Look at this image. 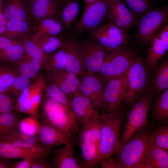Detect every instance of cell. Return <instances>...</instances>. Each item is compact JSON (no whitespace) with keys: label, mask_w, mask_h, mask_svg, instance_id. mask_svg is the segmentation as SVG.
<instances>
[{"label":"cell","mask_w":168,"mask_h":168,"mask_svg":"<svg viewBox=\"0 0 168 168\" xmlns=\"http://www.w3.org/2000/svg\"><path fill=\"white\" fill-rule=\"evenodd\" d=\"M155 123H148L113 155L117 168H141L150 146L154 142Z\"/></svg>","instance_id":"obj_1"},{"label":"cell","mask_w":168,"mask_h":168,"mask_svg":"<svg viewBox=\"0 0 168 168\" xmlns=\"http://www.w3.org/2000/svg\"><path fill=\"white\" fill-rule=\"evenodd\" d=\"M124 114V110L122 107L116 110H102L100 114L101 121L98 145L100 162L111 157L120 146V133Z\"/></svg>","instance_id":"obj_2"},{"label":"cell","mask_w":168,"mask_h":168,"mask_svg":"<svg viewBox=\"0 0 168 168\" xmlns=\"http://www.w3.org/2000/svg\"><path fill=\"white\" fill-rule=\"evenodd\" d=\"M42 121L74 138L81 123L71 108L47 96L43 105Z\"/></svg>","instance_id":"obj_3"},{"label":"cell","mask_w":168,"mask_h":168,"mask_svg":"<svg viewBox=\"0 0 168 168\" xmlns=\"http://www.w3.org/2000/svg\"><path fill=\"white\" fill-rule=\"evenodd\" d=\"M127 77V90L122 105L124 110L130 107L151 90L149 72L139 56L135 57Z\"/></svg>","instance_id":"obj_4"},{"label":"cell","mask_w":168,"mask_h":168,"mask_svg":"<svg viewBox=\"0 0 168 168\" xmlns=\"http://www.w3.org/2000/svg\"><path fill=\"white\" fill-rule=\"evenodd\" d=\"M151 90L144 96L130 107L123 119L122 132L120 139V146L126 144L135 135L149 123L148 113L154 98Z\"/></svg>","instance_id":"obj_5"},{"label":"cell","mask_w":168,"mask_h":168,"mask_svg":"<svg viewBox=\"0 0 168 168\" xmlns=\"http://www.w3.org/2000/svg\"><path fill=\"white\" fill-rule=\"evenodd\" d=\"M136 52L126 46L118 48L106 56L98 75L103 82L126 73L135 57Z\"/></svg>","instance_id":"obj_6"},{"label":"cell","mask_w":168,"mask_h":168,"mask_svg":"<svg viewBox=\"0 0 168 168\" xmlns=\"http://www.w3.org/2000/svg\"><path fill=\"white\" fill-rule=\"evenodd\" d=\"M168 19V8L166 6L153 8L143 15L136 25L137 39L144 44H149Z\"/></svg>","instance_id":"obj_7"},{"label":"cell","mask_w":168,"mask_h":168,"mask_svg":"<svg viewBox=\"0 0 168 168\" xmlns=\"http://www.w3.org/2000/svg\"><path fill=\"white\" fill-rule=\"evenodd\" d=\"M109 0H94L85 7L82 14L71 29L72 35L91 31L104 22L108 17Z\"/></svg>","instance_id":"obj_8"},{"label":"cell","mask_w":168,"mask_h":168,"mask_svg":"<svg viewBox=\"0 0 168 168\" xmlns=\"http://www.w3.org/2000/svg\"><path fill=\"white\" fill-rule=\"evenodd\" d=\"M91 36L104 47L106 54L126 46L130 39L127 31L110 21L103 22L91 31Z\"/></svg>","instance_id":"obj_9"},{"label":"cell","mask_w":168,"mask_h":168,"mask_svg":"<svg viewBox=\"0 0 168 168\" xmlns=\"http://www.w3.org/2000/svg\"><path fill=\"white\" fill-rule=\"evenodd\" d=\"M77 43L86 73L98 74L106 56V52L105 49L91 38L77 40Z\"/></svg>","instance_id":"obj_10"},{"label":"cell","mask_w":168,"mask_h":168,"mask_svg":"<svg viewBox=\"0 0 168 168\" xmlns=\"http://www.w3.org/2000/svg\"><path fill=\"white\" fill-rule=\"evenodd\" d=\"M105 83L104 89V104L101 110L109 111L121 108L127 90V73Z\"/></svg>","instance_id":"obj_11"},{"label":"cell","mask_w":168,"mask_h":168,"mask_svg":"<svg viewBox=\"0 0 168 168\" xmlns=\"http://www.w3.org/2000/svg\"><path fill=\"white\" fill-rule=\"evenodd\" d=\"M79 92L88 98L98 110L103 106L104 82L96 74L86 73L82 76Z\"/></svg>","instance_id":"obj_12"},{"label":"cell","mask_w":168,"mask_h":168,"mask_svg":"<svg viewBox=\"0 0 168 168\" xmlns=\"http://www.w3.org/2000/svg\"><path fill=\"white\" fill-rule=\"evenodd\" d=\"M108 16L110 21L126 31L136 25L138 21L124 0H109Z\"/></svg>","instance_id":"obj_13"},{"label":"cell","mask_w":168,"mask_h":168,"mask_svg":"<svg viewBox=\"0 0 168 168\" xmlns=\"http://www.w3.org/2000/svg\"><path fill=\"white\" fill-rule=\"evenodd\" d=\"M46 86L45 79L40 75L35 82L26 90L27 96L18 99V105L29 115L35 116L38 114L43 92Z\"/></svg>","instance_id":"obj_14"},{"label":"cell","mask_w":168,"mask_h":168,"mask_svg":"<svg viewBox=\"0 0 168 168\" xmlns=\"http://www.w3.org/2000/svg\"><path fill=\"white\" fill-rule=\"evenodd\" d=\"M50 150L17 147L0 142V157L7 159H25L35 162L46 158Z\"/></svg>","instance_id":"obj_15"},{"label":"cell","mask_w":168,"mask_h":168,"mask_svg":"<svg viewBox=\"0 0 168 168\" xmlns=\"http://www.w3.org/2000/svg\"><path fill=\"white\" fill-rule=\"evenodd\" d=\"M77 40L72 35L64 37L61 48L65 52L66 70L82 76L86 73L78 49Z\"/></svg>","instance_id":"obj_16"},{"label":"cell","mask_w":168,"mask_h":168,"mask_svg":"<svg viewBox=\"0 0 168 168\" xmlns=\"http://www.w3.org/2000/svg\"><path fill=\"white\" fill-rule=\"evenodd\" d=\"M37 135L40 143L50 150L56 146L74 143L73 138L43 121L40 123Z\"/></svg>","instance_id":"obj_17"},{"label":"cell","mask_w":168,"mask_h":168,"mask_svg":"<svg viewBox=\"0 0 168 168\" xmlns=\"http://www.w3.org/2000/svg\"><path fill=\"white\" fill-rule=\"evenodd\" d=\"M0 142L16 146L38 150H50L40 143L37 135H28L18 127L13 128L0 135Z\"/></svg>","instance_id":"obj_18"},{"label":"cell","mask_w":168,"mask_h":168,"mask_svg":"<svg viewBox=\"0 0 168 168\" xmlns=\"http://www.w3.org/2000/svg\"><path fill=\"white\" fill-rule=\"evenodd\" d=\"M54 82L71 99L79 92L81 79L79 76L66 70L51 72Z\"/></svg>","instance_id":"obj_19"},{"label":"cell","mask_w":168,"mask_h":168,"mask_svg":"<svg viewBox=\"0 0 168 168\" xmlns=\"http://www.w3.org/2000/svg\"><path fill=\"white\" fill-rule=\"evenodd\" d=\"M31 18L35 21L50 17H56L59 14L62 0H39L28 2Z\"/></svg>","instance_id":"obj_20"},{"label":"cell","mask_w":168,"mask_h":168,"mask_svg":"<svg viewBox=\"0 0 168 168\" xmlns=\"http://www.w3.org/2000/svg\"><path fill=\"white\" fill-rule=\"evenodd\" d=\"M71 107L81 125L99 114L98 110L90 99L80 92L71 100Z\"/></svg>","instance_id":"obj_21"},{"label":"cell","mask_w":168,"mask_h":168,"mask_svg":"<svg viewBox=\"0 0 168 168\" xmlns=\"http://www.w3.org/2000/svg\"><path fill=\"white\" fill-rule=\"evenodd\" d=\"M146 65L150 72L165 56L168 50V37L158 32L151 40Z\"/></svg>","instance_id":"obj_22"},{"label":"cell","mask_w":168,"mask_h":168,"mask_svg":"<svg viewBox=\"0 0 168 168\" xmlns=\"http://www.w3.org/2000/svg\"><path fill=\"white\" fill-rule=\"evenodd\" d=\"M74 145L73 143L64 144L54 151L53 159V168H83L74 156Z\"/></svg>","instance_id":"obj_23"},{"label":"cell","mask_w":168,"mask_h":168,"mask_svg":"<svg viewBox=\"0 0 168 168\" xmlns=\"http://www.w3.org/2000/svg\"><path fill=\"white\" fill-rule=\"evenodd\" d=\"M151 90L154 95L168 88V59L166 58L154 66L149 72Z\"/></svg>","instance_id":"obj_24"},{"label":"cell","mask_w":168,"mask_h":168,"mask_svg":"<svg viewBox=\"0 0 168 168\" xmlns=\"http://www.w3.org/2000/svg\"><path fill=\"white\" fill-rule=\"evenodd\" d=\"M156 96L151 107L152 121L156 125L167 123L168 88Z\"/></svg>","instance_id":"obj_25"},{"label":"cell","mask_w":168,"mask_h":168,"mask_svg":"<svg viewBox=\"0 0 168 168\" xmlns=\"http://www.w3.org/2000/svg\"><path fill=\"white\" fill-rule=\"evenodd\" d=\"M167 151L156 145L154 142L149 147L141 168H167Z\"/></svg>","instance_id":"obj_26"},{"label":"cell","mask_w":168,"mask_h":168,"mask_svg":"<svg viewBox=\"0 0 168 168\" xmlns=\"http://www.w3.org/2000/svg\"><path fill=\"white\" fill-rule=\"evenodd\" d=\"M4 11L8 21L29 20L31 18L27 0H8Z\"/></svg>","instance_id":"obj_27"},{"label":"cell","mask_w":168,"mask_h":168,"mask_svg":"<svg viewBox=\"0 0 168 168\" xmlns=\"http://www.w3.org/2000/svg\"><path fill=\"white\" fill-rule=\"evenodd\" d=\"M101 121L99 114L82 124L79 131V142H88L99 145Z\"/></svg>","instance_id":"obj_28"},{"label":"cell","mask_w":168,"mask_h":168,"mask_svg":"<svg viewBox=\"0 0 168 168\" xmlns=\"http://www.w3.org/2000/svg\"><path fill=\"white\" fill-rule=\"evenodd\" d=\"M64 29L61 20L56 17L36 21L33 26L35 33L52 35H60Z\"/></svg>","instance_id":"obj_29"},{"label":"cell","mask_w":168,"mask_h":168,"mask_svg":"<svg viewBox=\"0 0 168 168\" xmlns=\"http://www.w3.org/2000/svg\"><path fill=\"white\" fill-rule=\"evenodd\" d=\"M29 34L22 39L25 53L45 67L51 54H48L43 51L38 42L34 34L31 36Z\"/></svg>","instance_id":"obj_30"},{"label":"cell","mask_w":168,"mask_h":168,"mask_svg":"<svg viewBox=\"0 0 168 168\" xmlns=\"http://www.w3.org/2000/svg\"><path fill=\"white\" fill-rule=\"evenodd\" d=\"M29 20L8 21L5 32L0 36L12 40L22 39L28 35L31 29Z\"/></svg>","instance_id":"obj_31"},{"label":"cell","mask_w":168,"mask_h":168,"mask_svg":"<svg viewBox=\"0 0 168 168\" xmlns=\"http://www.w3.org/2000/svg\"><path fill=\"white\" fill-rule=\"evenodd\" d=\"M79 142L83 168L95 167L100 160L98 145L90 142Z\"/></svg>","instance_id":"obj_32"},{"label":"cell","mask_w":168,"mask_h":168,"mask_svg":"<svg viewBox=\"0 0 168 168\" xmlns=\"http://www.w3.org/2000/svg\"><path fill=\"white\" fill-rule=\"evenodd\" d=\"M59 13L61 20L64 28H69L77 16L80 4L77 0H72L65 2Z\"/></svg>","instance_id":"obj_33"},{"label":"cell","mask_w":168,"mask_h":168,"mask_svg":"<svg viewBox=\"0 0 168 168\" xmlns=\"http://www.w3.org/2000/svg\"><path fill=\"white\" fill-rule=\"evenodd\" d=\"M34 34L38 42L46 54H51L62 48L64 37Z\"/></svg>","instance_id":"obj_34"},{"label":"cell","mask_w":168,"mask_h":168,"mask_svg":"<svg viewBox=\"0 0 168 168\" xmlns=\"http://www.w3.org/2000/svg\"><path fill=\"white\" fill-rule=\"evenodd\" d=\"M16 63L19 65L20 74L29 79L34 78L39 73L42 65L40 62L25 53Z\"/></svg>","instance_id":"obj_35"},{"label":"cell","mask_w":168,"mask_h":168,"mask_svg":"<svg viewBox=\"0 0 168 168\" xmlns=\"http://www.w3.org/2000/svg\"><path fill=\"white\" fill-rule=\"evenodd\" d=\"M25 54L22 44H12L0 51V63H16Z\"/></svg>","instance_id":"obj_36"},{"label":"cell","mask_w":168,"mask_h":168,"mask_svg":"<svg viewBox=\"0 0 168 168\" xmlns=\"http://www.w3.org/2000/svg\"><path fill=\"white\" fill-rule=\"evenodd\" d=\"M124 0L137 20L143 15L153 8L151 0Z\"/></svg>","instance_id":"obj_37"},{"label":"cell","mask_w":168,"mask_h":168,"mask_svg":"<svg viewBox=\"0 0 168 168\" xmlns=\"http://www.w3.org/2000/svg\"><path fill=\"white\" fill-rule=\"evenodd\" d=\"M65 56V52L63 49L57 50L51 54L45 67L51 72L66 70Z\"/></svg>","instance_id":"obj_38"},{"label":"cell","mask_w":168,"mask_h":168,"mask_svg":"<svg viewBox=\"0 0 168 168\" xmlns=\"http://www.w3.org/2000/svg\"><path fill=\"white\" fill-rule=\"evenodd\" d=\"M47 96L64 106L71 108V100L54 82L46 89Z\"/></svg>","instance_id":"obj_39"},{"label":"cell","mask_w":168,"mask_h":168,"mask_svg":"<svg viewBox=\"0 0 168 168\" xmlns=\"http://www.w3.org/2000/svg\"><path fill=\"white\" fill-rule=\"evenodd\" d=\"M154 143L158 146L168 149V124L157 125L153 129Z\"/></svg>","instance_id":"obj_40"},{"label":"cell","mask_w":168,"mask_h":168,"mask_svg":"<svg viewBox=\"0 0 168 168\" xmlns=\"http://www.w3.org/2000/svg\"><path fill=\"white\" fill-rule=\"evenodd\" d=\"M17 75L11 69L0 65V93H5L8 90Z\"/></svg>","instance_id":"obj_41"},{"label":"cell","mask_w":168,"mask_h":168,"mask_svg":"<svg viewBox=\"0 0 168 168\" xmlns=\"http://www.w3.org/2000/svg\"><path fill=\"white\" fill-rule=\"evenodd\" d=\"M29 79L21 75L16 76L8 91L12 96H19L30 86Z\"/></svg>","instance_id":"obj_42"},{"label":"cell","mask_w":168,"mask_h":168,"mask_svg":"<svg viewBox=\"0 0 168 168\" xmlns=\"http://www.w3.org/2000/svg\"><path fill=\"white\" fill-rule=\"evenodd\" d=\"M19 122L18 119L11 112L0 114V125L2 131L1 135L10 129L17 127Z\"/></svg>","instance_id":"obj_43"},{"label":"cell","mask_w":168,"mask_h":168,"mask_svg":"<svg viewBox=\"0 0 168 168\" xmlns=\"http://www.w3.org/2000/svg\"><path fill=\"white\" fill-rule=\"evenodd\" d=\"M40 123L37 119L31 117L20 121L17 127L25 133L30 135H37Z\"/></svg>","instance_id":"obj_44"},{"label":"cell","mask_w":168,"mask_h":168,"mask_svg":"<svg viewBox=\"0 0 168 168\" xmlns=\"http://www.w3.org/2000/svg\"><path fill=\"white\" fill-rule=\"evenodd\" d=\"M12 108V101L9 96L5 92L0 93V115L11 112Z\"/></svg>","instance_id":"obj_45"},{"label":"cell","mask_w":168,"mask_h":168,"mask_svg":"<svg viewBox=\"0 0 168 168\" xmlns=\"http://www.w3.org/2000/svg\"><path fill=\"white\" fill-rule=\"evenodd\" d=\"M22 44V40H12L0 36V51L12 44Z\"/></svg>","instance_id":"obj_46"},{"label":"cell","mask_w":168,"mask_h":168,"mask_svg":"<svg viewBox=\"0 0 168 168\" xmlns=\"http://www.w3.org/2000/svg\"><path fill=\"white\" fill-rule=\"evenodd\" d=\"M31 168H53L52 164L46 160V158L33 162L31 165Z\"/></svg>","instance_id":"obj_47"},{"label":"cell","mask_w":168,"mask_h":168,"mask_svg":"<svg viewBox=\"0 0 168 168\" xmlns=\"http://www.w3.org/2000/svg\"><path fill=\"white\" fill-rule=\"evenodd\" d=\"M33 161L23 159L12 163L11 168H29Z\"/></svg>","instance_id":"obj_48"},{"label":"cell","mask_w":168,"mask_h":168,"mask_svg":"<svg viewBox=\"0 0 168 168\" xmlns=\"http://www.w3.org/2000/svg\"><path fill=\"white\" fill-rule=\"evenodd\" d=\"M12 164L7 159L0 157V168H11Z\"/></svg>","instance_id":"obj_49"},{"label":"cell","mask_w":168,"mask_h":168,"mask_svg":"<svg viewBox=\"0 0 168 168\" xmlns=\"http://www.w3.org/2000/svg\"><path fill=\"white\" fill-rule=\"evenodd\" d=\"M8 21L4 13L0 12V24L6 26Z\"/></svg>","instance_id":"obj_50"},{"label":"cell","mask_w":168,"mask_h":168,"mask_svg":"<svg viewBox=\"0 0 168 168\" xmlns=\"http://www.w3.org/2000/svg\"><path fill=\"white\" fill-rule=\"evenodd\" d=\"M6 26L0 24V35H2L5 31Z\"/></svg>","instance_id":"obj_51"},{"label":"cell","mask_w":168,"mask_h":168,"mask_svg":"<svg viewBox=\"0 0 168 168\" xmlns=\"http://www.w3.org/2000/svg\"><path fill=\"white\" fill-rule=\"evenodd\" d=\"M94 0H84L85 6L87 5L90 3L92 2Z\"/></svg>","instance_id":"obj_52"},{"label":"cell","mask_w":168,"mask_h":168,"mask_svg":"<svg viewBox=\"0 0 168 168\" xmlns=\"http://www.w3.org/2000/svg\"><path fill=\"white\" fill-rule=\"evenodd\" d=\"M39 0H27L28 2H33Z\"/></svg>","instance_id":"obj_53"},{"label":"cell","mask_w":168,"mask_h":168,"mask_svg":"<svg viewBox=\"0 0 168 168\" xmlns=\"http://www.w3.org/2000/svg\"><path fill=\"white\" fill-rule=\"evenodd\" d=\"M70 0H62V2L64 4L66 2L68 1H70Z\"/></svg>","instance_id":"obj_54"},{"label":"cell","mask_w":168,"mask_h":168,"mask_svg":"<svg viewBox=\"0 0 168 168\" xmlns=\"http://www.w3.org/2000/svg\"><path fill=\"white\" fill-rule=\"evenodd\" d=\"M2 134V131H1V126L0 125V135H1Z\"/></svg>","instance_id":"obj_55"},{"label":"cell","mask_w":168,"mask_h":168,"mask_svg":"<svg viewBox=\"0 0 168 168\" xmlns=\"http://www.w3.org/2000/svg\"><path fill=\"white\" fill-rule=\"evenodd\" d=\"M0 6L2 7V3L1 2V0H0Z\"/></svg>","instance_id":"obj_56"},{"label":"cell","mask_w":168,"mask_h":168,"mask_svg":"<svg viewBox=\"0 0 168 168\" xmlns=\"http://www.w3.org/2000/svg\"><path fill=\"white\" fill-rule=\"evenodd\" d=\"M2 7L0 6V12H1L2 9Z\"/></svg>","instance_id":"obj_57"},{"label":"cell","mask_w":168,"mask_h":168,"mask_svg":"<svg viewBox=\"0 0 168 168\" xmlns=\"http://www.w3.org/2000/svg\"></svg>","instance_id":"obj_58"}]
</instances>
